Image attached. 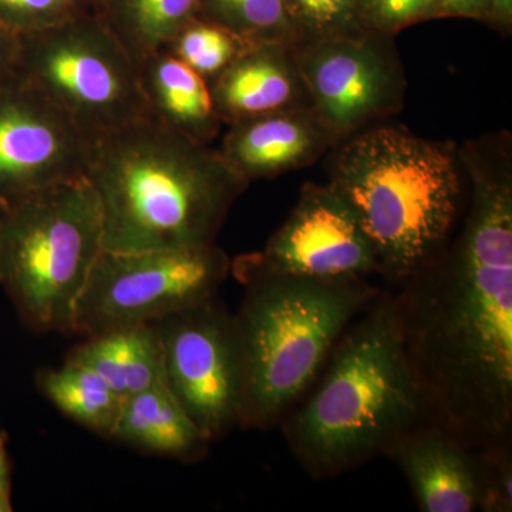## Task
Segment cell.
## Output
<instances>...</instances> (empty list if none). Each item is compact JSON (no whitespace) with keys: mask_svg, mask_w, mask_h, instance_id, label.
Here are the masks:
<instances>
[{"mask_svg":"<svg viewBox=\"0 0 512 512\" xmlns=\"http://www.w3.org/2000/svg\"><path fill=\"white\" fill-rule=\"evenodd\" d=\"M458 156L470 185L463 228L394 296L427 420L477 450L512 431L510 138L470 141Z\"/></svg>","mask_w":512,"mask_h":512,"instance_id":"6da1fadb","label":"cell"},{"mask_svg":"<svg viewBox=\"0 0 512 512\" xmlns=\"http://www.w3.org/2000/svg\"><path fill=\"white\" fill-rule=\"evenodd\" d=\"M107 251L200 247L248 184L220 150L146 117L94 138L86 175Z\"/></svg>","mask_w":512,"mask_h":512,"instance_id":"7a4b0ae2","label":"cell"},{"mask_svg":"<svg viewBox=\"0 0 512 512\" xmlns=\"http://www.w3.org/2000/svg\"><path fill=\"white\" fill-rule=\"evenodd\" d=\"M315 390L282 427L289 448L316 480L386 456L427 420L392 291H380L330 353Z\"/></svg>","mask_w":512,"mask_h":512,"instance_id":"3957f363","label":"cell"},{"mask_svg":"<svg viewBox=\"0 0 512 512\" xmlns=\"http://www.w3.org/2000/svg\"><path fill=\"white\" fill-rule=\"evenodd\" d=\"M328 171L393 286L443 251L466 202L467 175L453 144L402 126L379 123L340 141Z\"/></svg>","mask_w":512,"mask_h":512,"instance_id":"277c9868","label":"cell"},{"mask_svg":"<svg viewBox=\"0 0 512 512\" xmlns=\"http://www.w3.org/2000/svg\"><path fill=\"white\" fill-rule=\"evenodd\" d=\"M235 313L244 360L242 429H269L301 402L330 353L382 289L367 278L285 274L238 278Z\"/></svg>","mask_w":512,"mask_h":512,"instance_id":"5b68a950","label":"cell"},{"mask_svg":"<svg viewBox=\"0 0 512 512\" xmlns=\"http://www.w3.org/2000/svg\"><path fill=\"white\" fill-rule=\"evenodd\" d=\"M86 177L0 200V286L26 328L72 335L74 306L103 252Z\"/></svg>","mask_w":512,"mask_h":512,"instance_id":"8992f818","label":"cell"},{"mask_svg":"<svg viewBox=\"0 0 512 512\" xmlns=\"http://www.w3.org/2000/svg\"><path fill=\"white\" fill-rule=\"evenodd\" d=\"M12 72L93 138L148 117L137 63L99 13L19 36Z\"/></svg>","mask_w":512,"mask_h":512,"instance_id":"52a82bcc","label":"cell"},{"mask_svg":"<svg viewBox=\"0 0 512 512\" xmlns=\"http://www.w3.org/2000/svg\"><path fill=\"white\" fill-rule=\"evenodd\" d=\"M231 264L215 244L119 252L103 249L74 306L82 338L156 323L217 295Z\"/></svg>","mask_w":512,"mask_h":512,"instance_id":"ba28073f","label":"cell"},{"mask_svg":"<svg viewBox=\"0 0 512 512\" xmlns=\"http://www.w3.org/2000/svg\"><path fill=\"white\" fill-rule=\"evenodd\" d=\"M164 384L211 441L241 426L244 360L235 316L217 298L156 322Z\"/></svg>","mask_w":512,"mask_h":512,"instance_id":"9c48e42d","label":"cell"},{"mask_svg":"<svg viewBox=\"0 0 512 512\" xmlns=\"http://www.w3.org/2000/svg\"><path fill=\"white\" fill-rule=\"evenodd\" d=\"M292 50L313 111L340 141L403 109L406 76L393 36L302 40Z\"/></svg>","mask_w":512,"mask_h":512,"instance_id":"30bf717a","label":"cell"},{"mask_svg":"<svg viewBox=\"0 0 512 512\" xmlns=\"http://www.w3.org/2000/svg\"><path fill=\"white\" fill-rule=\"evenodd\" d=\"M237 278L285 274L316 279L379 275L375 251L355 212L332 185L306 183L288 220L262 251L231 264Z\"/></svg>","mask_w":512,"mask_h":512,"instance_id":"8fae6325","label":"cell"},{"mask_svg":"<svg viewBox=\"0 0 512 512\" xmlns=\"http://www.w3.org/2000/svg\"><path fill=\"white\" fill-rule=\"evenodd\" d=\"M93 141L15 73L0 79V200L84 177Z\"/></svg>","mask_w":512,"mask_h":512,"instance_id":"7c38bea8","label":"cell"},{"mask_svg":"<svg viewBox=\"0 0 512 512\" xmlns=\"http://www.w3.org/2000/svg\"><path fill=\"white\" fill-rule=\"evenodd\" d=\"M339 143L312 107H301L229 124L220 153L251 183L315 164Z\"/></svg>","mask_w":512,"mask_h":512,"instance_id":"4fadbf2b","label":"cell"},{"mask_svg":"<svg viewBox=\"0 0 512 512\" xmlns=\"http://www.w3.org/2000/svg\"><path fill=\"white\" fill-rule=\"evenodd\" d=\"M387 457L409 481L420 511H477L476 450L446 427L421 421L397 441Z\"/></svg>","mask_w":512,"mask_h":512,"instance_id":"5bb4252c","label":"cell"},{"mask_svg":"<svg viewBox=\"0 0 512 512\" xmlns=\"http://www.w3.org/2000/svg\"><path fill=\"white\" fill-rule=\"evenodd\" d=\"M224 124L276 111L312 107L291 43L251 45L210 82Z\"/></svg>","mask_w":512,"mask_h":512,"instance_id":"9a60e30c","label":"cell"},{"mask_svg":"<svg viewBox=\"0 0 512 512\" xmlns=\"http://www.w3.org/2000/svg\"><path fill=\"white\" fill-rule=\"evenodd\" d=\"M137 67L148 117L211 144L224 123L215 110L210 83L167 50L147 56Z\"/></svg>","mask_w":512,"mask_h":512,"instance_id":"2e32d148","label":"cell"},{"mask_svg":"<svg viewBox=\"0 0 512 512\" xmlns=\"http://www.w3.org/2000/svg\"><path fill=\"white\" fill-rule=\"evenodd\" d=\"M111 439L184 463L201 460L211 444L164 383L123 400Z\"/></svg>","mask_w":512,"mask_h":512,"instance_id":"e0dca14e","label":"cell"},{"mask_svg":"<svg viewBox=\"0 0 512 512\" xmlns=\"http://www.w3.org/2000/svg\"><path fill=\"white\" fill-rule=\"evenodd\" d=\"M66 359L92 367L123 400L164 383V348L156 323L84 338Z\"/></svg>","mask_w":512,"mask_h":512,"instance_id":"ac0fdd59","label":"cell"},{"mask_svg":"<svg viewBox=\"0 0 512 512\" xmlns=\"http://www.w3.org/2000/svg\"><path fill=\"white\" fill-rule=\"evenodd\" d=\"M36 386L64 416L111 439L123 399L92 367L66 359L57 369L37 372Z\"/></svg>","mask_w":512,"mask_h":512,"instance_id":"d6986e66","label":"cell"},{"mask_svg":"<svg viewBox=\"0 0 512 512\" xmlns=\"http://www.w3.org/2000/svg\"><path fill=\"white\" fill-rule=\"evenodd\" d=\"M200 0H109L99 15L138 63L160 52L197 16Z\"/></svg>","mask_w":512,"mask_h":512,"instance_id":"ffe728a7","label":"cell"},{"mask_svg":"<svg viewBox=\"0 0 512 512\" xmlns=\"http://www.w3.org/2000/svg\"><path fill=\"white\" fill-rule=\"evenodd\" d=\"M195 18L207 20L248 43H296L282 0H200Z\"/></svg>","mask_w":512,"mask_h":512,"instance_id":"44dd1931","label":"cell"},{"mask_svg":"<svg viewBox=\"0 0 512 512\" xmlns=\"http://www.w3.org/2000/svg\"><path fill=\"white\" fill-rule=\"evenodd\" d=\"M251 45L221 26L194 18L164 50L178 57L210 83Z\"/></svg>","mask_w":512,"mask_h":512,"instance_id":"7402d4cb","label":"cell"},{"mask_svg":"<svg viewBox=\"0 0 512 512\" xmlns=\"http://www.w3.org/2000/svg\"><path fill=\"white\" fill-rule=\"evenodd\" d=\"M298 42L369 32L363 28L357 0H282Z\"/></svg>","mask_w":512,"mask_h":512,"instance_id":"603a6c76","label":"cell"},{"mask_svg":"<svg viewBox=\"0 0 512 512\" xmlns=\"http://www.w3.org/2000/svg\"><path fill=\"white\" fill-rule=\"evenodd\" d=\"M478 508L483 512L512 511L511 440L477 448Z\"/></svg>","mask_w":512,"mask_h":512,"instance_id":"cb8c5ba5","label":"cell"},{"mask_svg":"<svg viewBox=\"0 0 512 512\" xmlns=\"http://www.w3.org/2000/svg\"><path fill=\"white\" fill-rule=\"evenodd\" d=\"M84 5V0H0V25L13 35H30L83 15Z\"/></svg>","mask_w":512,"mask_h":512,"instance_id":"d4e9b609","label":"cell"},{"mask_svg":"<svg viewBox=\"0 0 512 512\" xmlns=\"http://www.w3.org/2000/svg\"><path fill=\"white\" fill-rule=\"evenodd\" d=\"M440 0H357L360 22L369 32L393 36L407 26L437 16Z\"/></svg>","mask_w":512,"mask_h":512,"instance_id":"484cf974","label":"cell"},{"mask_svg":"<svg viewBox=\"0 0 512 512\" xmlns=\"http://www.w3.org/2000/svg\"><path fill=\"white\" fill-rule=\"evenodd\" d=\"M494 0H453L443 16L490 19Z\"/></svg>","mask_w":512,"mask_h":512,"instance_id":"4316f807","label":"cell"},{"mask_svg":"<svg viewBox=\"0 0 512 512\" xmlns=\"http://www.w3.org/2000/svg\"><path fill=\"white\" fill-rule=\"evenodd\" d=\"M19 36L0 25V79L9 74L18 56Z\"/></svg>","mask_w":512,"mask_h":512,"instance_id":"83f0119b","label":"cell"},{"mask_svg":"<svg viewBox=\"0 0 512 512\" xmlns=\"http://www.w3.org/2000/svg\"><path fill=\"white\" fill-rule=\"evenodd\" d=\"M0 487L12 491V467H10L8 451H6L2 434H0Z\"/></svg>","mask_w":512,"mask_h":512,"instance_id":"f1b7e54d","label":"cell"},{"mask_svg":"<svg viewBox=\"0 0 512 512\" xmlns=\"http://www.w3.org/2000/svg\"><path fill=\"white\" fill-rule=\"evenodd\" d=\"M511 0H494L490 18L501 25L507 26L511 22Z\"/></svg>","mask_w":512,"mask_h":512,"instance_id":"f546056e","label":"cell"},{"mask_svg":"<svg viewBox=\"0 0 512 512\" xmlns=\"http://www.w3.org/2000/svg\"><path fill=\"white\" fill-rule=\"evenodd\" d=\"M12 491L0 487V512H12Z\"/></svg>","mask_w":512,"mask_h":512,"instance_id":"4dcf8cb0","label":"cell"},{"mask_svg":"<svg viewBox=\"0 0 512 512\" xmlns=\"http://www.w3.org/2000/svg\"><path fill=\"white\" fill-rule=\"evenodd\" d=\"M84 2H86L87 5L94 6V8L97 9V13H100L101 10L104 9V6L107 5V2H109V0H84Z\"/></svg>","mask_w":512,"mask_h":512,"instance_id":"1f68e13d","label":"cell"}]
</instances>
